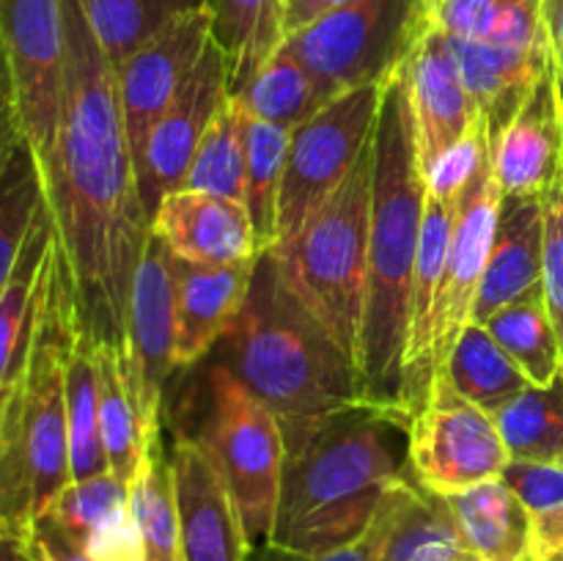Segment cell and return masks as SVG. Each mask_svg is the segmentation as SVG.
<instances>
[{"instance_id": "6da1fadb", "label": "cell", "mask_w": 563, "mask_h": 561, "mask_svg": "<svg viewBox=\"0 0 563 561\" xmlns=\"http://www.w3.org/2000/svg\"><path fill=\"white\" fill-rule=\"evenodd\" d=\"M64 91L44 198L75 292L77 322L93 344L121 352L132 284L152 218L137 187L115 69L80 0H64Z\"/></svg>"}, {"instance_id": "7a4b0ae2", "label": "cell", "mask_w": 563, "mask_h": 561, "mask_svg": "<svg viewBox=\"0 0 563 561\" xmlns=\"http://www.w3.org/2000/svg\"><path fill=\"white\" fill-rule=\"evenodd\" d=\"M427 185L416 152L405 69L383 86L374 130V201L368 292L361 336V383L368 405L412 421L405 407L410 292L421 242Z\"/></svg>"}, {"instance_id": "3957f363", "label": "cell", "mask_w": 563, "mask_h": 561, "mask_svg": "<svg viewBox=\"0 0 563 561\" xmlns=\"http://www.w3.org/2000/svg\"><path fill=\"white\" fill-rule=\"evenodd\" d=\"M223 363L275 413L286 454L341 413L368 407L355 361L289 289L273 251L258 256Z\"/></svg>"}, {"instance_id": "277c9868", "label": "cell", "mask_w": 563, "mask_h": 561, "mask_svg": "<svg viewBox=\"0 0 563 561\" xmlns=\"http://www.w3.org/2000/svg\"><path fill=\"white\" fill-rule=\"evenodd\" d=\"M407 429L394 413L355 407L289 451L267 542L317 556L366 537L388 487L405 473L399 438Z\"/></svg>"}, {"instance_id": "5b68a950", "label": "cell", "mask_w": 563, "mask_h": 561, "mask_svg": "<svg viewBox=\"0 0 563 561\" xmlns=\"http://www.w3.org/2000/svg\"><path fill=\"white\" fill-rule=\"evenodd\" d=\"M372 201L374 141L333 196L302 226L300 234L289 245L273 251L289 289L339 341L355 366L361 361L366 314Z\"/></svg>"}, {"instance_id": "8992f818", "label": "cell", "mask_w": 563, "mask_h": 561, "mask_svg": "<svg viewBox=\"0 0 563 561\" xmlns=\"http://www.w3.org/2000/svg\"><path fill=\"white\" fill-rule=\"evenodd\" d=\"M207 383L209 410L192 438L229 487L251 544L267 542L286 465L280 424L223 361L209 369Z\"/></svg>"}, {"instance_id": "52a82bcc", "label": "cell", "mask_w": 563, "mask_h": 561, "mask_svg": "<svg viewBox=\"0 0 563 561\" xmlns=\"http://www.w3.org/2000/svg\"><path fill=\"white\" fill-rule=\"evenodd\" d=\"M432 28L429 0H344L286 47L313 72L328 99L385 86Z\"/></svg>"}, {"instance_id": "ba28073f", "label": "cell", "mask_w": 563, "mask_h": 561, "mask_svg": "<svg viewBox=\"0 0 563 561\" xmlns=\"http://www.w3.org/2000/svg\"><path fill=\"white\" fill-rule=\"evenodd\" d=\"M379 102L383 86L352 88L324 102L311 119L291 130L278 196V231L269 251L289 245L311 215L350 176L361 154L374 141Z\"/></svg>"}, {"instance_id": "9c48e42d", "label": "cell", "mask_w": 563, "mask_h": 561, "mask_svg": "<svg viewBox=\"0 0 563 561\" xmlns=\"http://www.w3.org/2000/svg\"><path fill=\"white\" fill-rule=\"evenodd\" d=\"M407 473L438 495H454L500 479L509 451L493 413L482 410L449 383L434 377L407 429Z\"/></svg>"}, {"instance_id": "30bf717a", "label": "cell", "mask_w": 563, "mask_h": 561, "mask_svg": "<svg viewBox=\"0 0 563 561\" xmlns=\"http://www.w3.org/2000/svg\"><path fill=\"white\" fill-rule=\"evenodd\" d=\"M0 44L14 77L22 135L44 165L64 91V0H0Z\"/></svg>"}, {"instance_id": "8fae6325", "label": "cell", "mask_w": 563, "mask_h": 561, "mask_svg": "<svg viewBox=\"0 0 563 561\" xmlns=\"http://www.w3.org/2000/svg\"><path fill=\"white\" fill-rule=\"evenodd\" d=\"M176 344V302H174V256L168 248L148 237L146 251L137 264L135 284L126 311V344L119 352L126 388L135 399L143 432H159L165 385H168Z\"/></svg>"}, {"instance_id": "7c38bea8", "label": "cell", "mask_w": 563, "mask_h": 561, "mask_svg": "<svg viewBox=\"0 0 563 561\" xmlns=\"http://www.w3.org/2000/svg\"><path fill=\"white\" fill-rule=\"evenodd\" d=\"M229 97V61L212 38L207 53L201 55L196 69L190 72L185 86L174 97V102L165 108L157 124L152 127L146 146L137 157V187H141L148 218L168 193L185 185L187 168L196 157L198 143L207 135L209 124Z\"/></svg>"}, {"instance_id": "4fadbf2b", "label": "cell", "mask_w": 563, "mask_h": 561, "mask_svg": "<svg viewBox=\"0 0 563 561\" xmlns=\"http://www.w3.org/2000/svg\"><path fill=\"white\" fill-rule=\"evenodd\" d=\"M209 44H212V14L209 6H201L170 22L115 69L121 116H124L135 165L152 127L174 102Z\"/></svg>"}, {"instance_id": "5bb4252c", "label": "cell", "mask_w": 563, "mask_h": 561, "mask_svg": "<svg viewBox=\"0 0 563 561\" xmlns=\"http://www.w3.org/2000/svg\"><path fill=\"white\" fill-rule=\"evenodd\" d=\"M170 468L179 506V561H247L253 544L203 446L179 435Z\"/></svg>"}, {"instance_id": "9a60e30c", "label": "cell", "mask_w": 563, "mask_h": 561, "mask_svg": "<svg viewBox=\"0 0 563 561\" xmlns=\"http://www.w3.org/2000/svg\"><path fill=\"white\" fill-rule=\"evenodd\" d=\"M563 165V97L553 55L515 113L493 135V174L504 196H544Z\"/></svg>"}, {"instance_id": "2e32d148", "label": "cell", "mask_w": 563, "mask_h": 561, "mask_svg": "<svg viewBox=\"0 0 563 561\" xmlns=\"http://www.w3.org/2000/svg\"><path fill=\"white\" fill-rule=\"evenodd\" d=\"M500 198H504V190L493 174V154H489L484 168L478 170L476 179L462 196L454 229H451L438 314V372H443L451 346L473 317V302H476L478 286H482L484 270L489 262V248L495 240Z\"/></svg>"}, {"instance_id": "e0dca14e", "label": "cell", "mask_w": 563, "mask_h": 561, "mask_svg": "<svg viewBox=\"0 0 563 561\" xmlns=\"http://www.w3.org/2000/svg\"><path fill=\"white\" fill-rule=\"evenodd\" d=\"M152 234L187 264H240L264 253L245 204L185 187L157 204Z\"/></svg>"}, {"instance_id": "ac0fdd59", "label": "cell", "mask_w": 563, "mask_h": 561, "mask_svg": "<svg viewBox=\"0 0 563 561\" xmlns=\"http://www.w3.org/2000/svg\"><path fill=\"white\" fill-rule=\"evenodd\" d=\"M401 69L407 77V94H410L418 163H421V170H427L451 143H456L471 130L482 110L467 94L449 38L434 25L423 33Z\"/></svg>"}, {"instance_id": "d6986e66", "label": "cell", "mask_w": 563, "mask_h": 561, "mask_svg": "<svg viewBox=\"0 0 563 561\" xmlns=\"http://www.w3.org/2000/svg\"><path fill=\"white\" fill-rule=\"evenodd\" d=\"M372 561H476L449 498L401 473L385 493L372 528Z\"/></svg>"}, {"instance_id": "ffe728a7", "label": "cell", "mask_w": 563, "mask_h": 561, "mask_svg": "<svg viewBox=\"0 0 563 561\" xmlns=\"http://www.w3.org/2000/svg\"><path fill=\"white\" fill-rule=\"evenodd\" d=\"M454 204L427 196L423 204L421 242H418L416 273L410 292V322H407L405 346V407L418 410L438 377V314L443 292L445 258H449L451 229L456 218Z\"/></svg>"}, {"instance_id": "44dd1931", "label": "cell", "mask_w": 563, "mask_h": 561, "mask_svg": "<svg viewBox=\"0 0 563 561\" xmlns=\"http://www.w3.org/2000/svg\"><path fill=\"white\" fill-rule=\"evenodd\" d=\"M256 262L187 264L174 258L176 369L198 363L231 333L251 292Z\"/></svg>"}, {"instance_id": "7402d4cb", "label": "cell", "mask_w": 563, "mask_h": 561, "mask_svg": "<svg viewBox=\"0 0 563 561\" xmlns=\"http://www.w3.org/2000/svg\"><path fill=\"white\" fill-rule=\"evenodd\" d=\"M544 209L542 196L500 198L489 262L473 302L471 322L487 324L500 308L542 286Z\"/></svg>"}, {"instance_id": "603a6c76", "label": "cell", "mask_w": 563, "mask_h": 561, "mask_svg": "<svg viewBox=\"0 0 563 561\" xmlns=\"http://www.w3.org/2000/svg\"><path fill=\"white\" fill-rule=\"evenodd\" d=\"M445 38L467 94L489 119V130L495 135L550 64V47L544 44L539 50H515L487 42H467V38Z\"/></svg>"}, {"instance_id": "cb8c5ba5", "label": "cell", "mask_w": 563, "mask_h": 561, "mask_svg": "<svg viewBox=\"0 0 563 561\" xmlns=\"http://www.w3.org/2000/svg\"><path fill=\"white\" fill-rule=\"evenodd\" d=\"M445 498L476 561H533L531 515L504 479Z\"/></svg>"}, {"instance_id": "d4e9b609", "label": "cell", "mask_w": 563, "mask_h": 561, "mask_svg": "<svg viewBox=\"0 0 563 561\" xmlns=\"http://www.w3.org/2000/svg\"><path fill=\"white\" fill-rule=\"evenodd\" d=\"M55 242V223L47 201L36 215L31 234L22 245L16 267L9 284L0 292V388L20 372L36 324L42 302L44 278H47L49 251Z\"/></svg>"}, {"instance_id": "484cf974", "label": "cell", "mask_w": 563, "mask_h": 561, "mask_svg": "<svg viewBox=\"0 0 563 561\" xmlns=\"http://www.w3.org/2000/svg\"><path fill=\"white\" fill-rule=\"evenodd\" d=\"M212 38L229 61L231 94L240 91L280 50V0H207Z\"/></svg>"}, {"instance_id": "4316f807", "label": "cell", "mask_w": 563, "mask_h": 561, "mask_svg": "<svg viewBox=\"0 0 563 561\" xmlns=\"http://www.w3.org/2000/svg\"><path fill=\"white\" fill-rule=\"evenodd\" d=\"M432 25L451 38L539 50L548 44L542 0H432Z\"/></svg>"}, {"instance_id": "83f0119b", "label": "cell", "mask_w": 563, "mask_h": 561, "mask_svg": "<svg viewBox=\"0 0 563 561\" xmlns=\"http://www.w3.org/2000/svg\"><path fill=\"white\" fill-rule=\"evenodd\" d=\"M443 374L465 399L493 416L531 385L493 333L478 322L465 324L445 358Z\"/></svg>"}, {"instance_id": "f1b7e54d", "label": "cell", "mask_w": 563, "mask_h": 561, "mask_svg": "<svg viewBox=\"0 0 563 561\" xmlns=\"http://www.w3.org/2000/svg\"><path fill=\"white\" fill-rule=\"evenodd\" d=\"M484 328L504 346L531 385H550L563 372V346L542 286L500 308Z\"/></svg>"}, {"instance_id": "f546056e", "label": "cell", "mask_w": 563, "mask_h": 561, "mask_svg": "<svg viewBox=\"0 0 563 561\" xmlns=\"http://www.w3.org/2000/svg\"><path fill=\"white\" fill-rule=\"evenodd\" d=\"M231 97L240 102L253 119L273 121V124H284L289 130L300 127L302 121L311 119L324 102H330L328 94L322 91L313 72L286 47L280 44L278 53L245 82Z\"/></svg>"}, {"instance_id": "4dcf8cb0", "label": "cell", "mask_w": 563, "mask_h": 561, "mask_svg": "<svg viewBox=\"0 0 563 561\" xmlns=\"http://www.w3.org/2000/svg\"><path fill=\"white\" fill-rule=\"evenodd\" d=\"M130 506L143 534L146 561H179V506L174 468L159 432L148 435L141 465L130 482Z\"/></svg>"}, {"instance_id": "1f68e13d", "label": "cell", "mask_w": 563, "mask_h": 561, "mask_svg": "<svg viewBox=\"0 0 563 561\" xmlns=\"http://www.w3.org/2000/svg\"><path fill=\"white\" fill-rule=\"evenodd\" d=\"M97 355V391H99V435H102L108 471L130 487L146 449V432L141 427L135 399L126 388L119 352L108 344H93Z\"/></svg>"}, {"instance_id": "d6a6232c", "label": "cell", "mask_w": 563, "mask_h": 561, "mask_svg": "<svg viewBox=\"0 0 563 561\" xmlns=\"http://www.w3.org/2000/svg\"><path fill=\"white\" fill-rule=\"evenodd\" d=\"M80 6L110 66L119 69L170 22L207 6V0H80Z\"/></svg>"}, {"instance_id": "836d02e7", "label": "cell", "mask_w": 563, "mask_h": 561, "mask_svg": "<svg viewBox=\"0 0 563 561\" xmlns=\"http://www.w3.org/2000/svg\"><path fill=\"white\" fill-rule=\"evenodd\" d=\"M509 460L563 462V372L550 385H528L495 413Z\"/></svg>"}, {"instance_id": "e575fe53", "label": "cell", "mask_w": 563, "mask_h": 561, "mask_svg": "<svg viewBox=\"0 0 563 561\" xmlns=\"http://www.w3.org/2000/svg\"><path fill=\"white\" fill-rule=\"evenodd\" d=\"M66 427H69L71 482L108 471L99 435V391L93 341L77 328L66 366Z\"/></svg>"}, {"instance_id": "d590c367", "label": "cell", "mask_w": 563, "mask_h": 561, "mask_svg": "<svg viewBox=\"0 0 563 561\" xmlns=\"http://www.w3.org/2000/svg\"><path fill=\"white\" fill-rule=\"evenodd\" d=\"M245 110L234 97H229L198 143L181 187L245 204Z\"/></svg>"}, {"instance_id": "8d00e7d4", "label": "cell", "mask_w": 563, "mask_h": 561, "mask_svg": "<svg viewBox=\"0 0 563 561\" xmlns=\"http://www.w3.org/2000/svg\"><path fill=\"white\" fill-rule=\"evenodd\" d=\"M289 127L253 119V116L245 113V207L251 212L253 229H256L262 251H269L275 245V231H278V196L280 182H284L286 157H289Z\"/></svg>"}, {"instance_id": "74e56055", "label": "cell", "mask_w": 563, "mask_h": 561, "mask_svg": "<svg viewBox=\"0 0 563 561\" xmlns=\"http://www.w3.org/2000/svg\"><path fill=\"white\" fill-rule=\"evenodd\" d=\"M44 176L36 154L22 141L0 174V292L9 284L22 245L44 207Z\"/></svg>"}, {"instance_id": "f35d334b", "label": "cell", "mask_w": 563, "mask_h": 561, "mask_svg": "<svg viewBox=\"0 0 563 561\" xmlns=\"http://www.w3.org/2000/svg\"><path fill=\"white\" fill-rule=\"evenodd\" d=\"M124 501H130V487L104 471L66 484L47 506V512L38 517V522L82 550L88 534Z\"/></svg>"}, {"instance_id": "ab89813d", "label": "cell", "mask_w": 563, "mask_h": 561, "mask_svg": "<svg viewBox=\"0 0 563 561\" xmlns=\"http://www.w3.org/2000/svg\"><path fill=\"white\" fill-rule=\"evenodd\" d=\"M493 154V130H489V119L484 113L476 116L471 130L451 143L427 170H423V185H427V196L440 198L445 204L460 207L462 196L476 179L478 170Z\"/></svg>"}, {"instance_id": "60d3db41", "label": "cell", "mask_w": 563, "mask_h": 561, "mask_svg": "<svg viewBox=\"0 0 563 561\" xmlns=\"http://www.w3.org/2000/svg\"><path fill=\"white\" fill-rule=\"evenodd\" d=\"M542 209H544L542 292L563 346V165L553 185L544 190Z\"/></svg>"}, {"instance_id": "b9f144b4", "label": "cell", "mask_w": 563, "mask_h": 561, "mask_svg": "<svg viewBox=\"0 0 563 561\" xmlns=\"http://www.w3.org/2000/svg\"><path fill=\"white\" fill-rule=\"evenodd\" d=\"M500 479L509 484L531 517L563 509V462L509 460Z\"/></svg>"}, {"instance_id": "7bdbcfd3", "label": "cell", "mask_w": 563, "mask_h": 561, "mask_svg": "<svg viewBox=\"0 0 563 561\" xmlns=\"http://www.w3.org/2000/svg\"><path fill=\"white\" fill-rule=\"evenodd\" d=\"M82 553L91 561H146L143 534L132 515L130 501L115 506L91 534H88Z\"/></svg>"}, {"instance_id": "ee69618b", "label": "cell", "mask_w": 563, "mask_h": 561, "mask_svg": "<svg viewBox=\"0 0 563 561\" xmlns=\"http://www.w3.org/2000/svg\"><path fill=\"white\" fill-rule=\"evenodd\" d=\"M22 141H25V135H22L20 110H16L14 77H11L9 58H5L3 44H0V174Z\"/></svg>"}, {"instance_id": "f6af8a7d", "label": "cell", "mask_w": 563, "mask_h": 561, "mask_svg": "<svg viewBox=\"0 0 563 561\" xmlns=\"http://www.w3.org/2000/svg\"><path fill=\"white\" fill-rule=\"evenodd\" d=\"M372 537L357 539L355 544H346L341 550H330V553H297V550L278 548L273 542H258L253 544L247 561H372Z\"/></svg>"}, {"instance_id": "bcb514c9", "label": "cell", "mask_w": 563, "mask_h": 561, "mask_svg": "<svg viewBox=\"0 0 563 561\" xmlns=\"http://www.w3.org/2000/svg\"><path fill=\"white\" fill-rule=\"evenodd\" d=\"M20 550L25 561H91L80 548L66 542L64 537L49 531L42 522H36V528H33L31 537L20 544Z\"/></svg>"}, {"instance_id": "7dc6e473", "label": "cell", "mask_w": 563, "mask_h": 561, "mask_svg": "<svg viewBox=\"0 0 563 561\" xmlns=\"http://www.w3.org/2000/svg\"><path fill=\"white\" fill-rule=\"evenodd\" d=\"M344 0H280V20H284V38L297 36L324 14L341 6Z\"/></svg>"}, {"instance_id": "c3c4849f", "label": "cell", "mask_w": 563, "mask_h": 561, "mask_svg": "<svg viewBox=\"0 0 563 561\" xmlns=\"http://www.w3.org/2000/svg\"><path fill=\"white\" fill-rule=\"evenodd\" d=\"M542 22L563 94V0H542Z\"/></svg>"}, {"instance_id": "681fc988", "label": "cell", "mask_w": 563, "mask_h": 561, "mask_svg": "<svg viewBox=\"0 0 563 561\" xmlns=\"http://www.w3.org/2000/svg\"><path fill=\"white\" fill-rule=\"evenodd\" d=\"M0 561H25L22 559L20 544L11 542V539H5V537H0Z\"/></svg>"}, {"instance_id": "f907efd6", "label": "cell", "mask_w": 563, "mask_h": 561, "mask_svg": "<svg viewBox=\"0 0 563 561\" xmlns=\"http://www.w3.org/2000/svg\"><path fill=\"white\" fill-rule=\"evenodd\" d=\"M555 561H563V556H561V559H555Z\"/></svg>"}, {"instance_id": "816d5d0a", "label": "cell", "mask_w": 563, "mask_h": 561, "mask_svg": "<svg viewBox=\"0 0 563 561\" xmlns=\"http://www.w3.org/2000/svg\"><path fill=\"white\" fill-rule=\"evenodd\" d=\"M429 3H432V0H429Z\"/></svg>"}, {"instance_id": "f5cc1de1", "label": "cell", "mask_w": 563, "mask_h": 561, "mask_svg": "<svg viewBox=\"0 0 563 561\" xmlns=\"http://www.w3.org/2000/svg\"><path fill=\"white\" fill-rule=\"evenodd\" d=\"M561 97H563V94H561Z\"/></svg>"}]
</instances>
